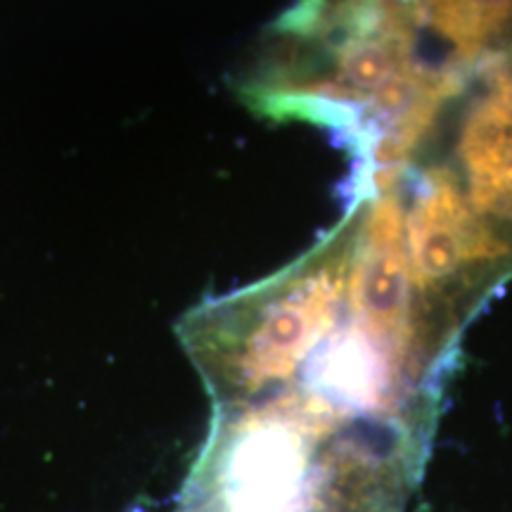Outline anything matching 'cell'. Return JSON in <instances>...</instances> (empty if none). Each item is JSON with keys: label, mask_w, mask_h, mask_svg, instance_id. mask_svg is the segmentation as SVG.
<instances>
[{"label": "cell", "mask_w": 512, "mask_h": 512, "mask_svg": "<svg viewBox=\"0 0 512 512\" xmlns=\"http://www.w3.org/2000/svg\"><path fill=\"white\" fill-rule=\"evenodd\" d=\"M273 34L249 102L344 131L356 178L406 169L463 91L465 72L430 60L415 0H302Z\"/></svg>", "instance_id": "1"}, {"label": "cell", "mask_w": 512, "mask_h": 512, "mask_svg": "<svg viewBox=\"0 0 512 512\" xmlns=\"http://www.w3.org/2000/svg\"><path fill=\"white\" fill-rule=\"evenodd\" d=\"M411 178L408 192L399 185L415 297L441 332L458 339L484 299L512 275V256L477 219L448 166L432 164Z\"/></svg>", "instance_id": "2"}, {"label": "cell", "mask_w": 512, "mask_h": 512, "mask_svg": "<svg viewBox=\"0 0 512 512\" xmlns=\"http://www.w3.org/2000/svg\"><path fill=\"white\" fill-rule=\"evenodd\" d=\"M482 64L489 72L458 126L451 171L477 219L512 256V48Z\"/></svg>", "instance_id": "3"}, {"label": "cell", "mask_w": 512, "mask_h": 512, "mask_svg": "<svg viewBox=\"0 0 512 512\" xmlns=\"http://www.w3.org/2000/svg\"><path fill=\"white\" fill-rule=\"evenodd\" d=\"M415 10L444 62L463 72L512 48V0H415Z\"/></svg>", "instance_id": "4"}]
</instances>
